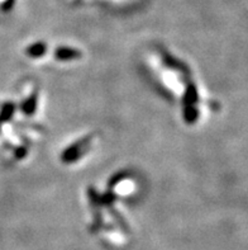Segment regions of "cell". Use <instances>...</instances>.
I'll return each mask as SVG.
<instances>
[{
  "instance_id": "1",
  "label": "cell",
  "mask_w": 248,
  "mask_h": 250,
  "mask_svg": "<svg viewBox=\"0 0 248 250\" xmlns=\"http://www.w3.org/2000/svg\"><path fill=\"white\" fill-rule=\"evenodd\" d=\"M93 141H94L93 137L88 136L85 137V139H81V141H77V143L73 144L69 149L63 151L62 162L65 163V164H71V163L77 162V159L84 156L85 154L89 151Z\"/></svg>"
},
{
  "instance_id": "2",
  "label": "cell",
  "mask_w": 248,
  "mask_h": 250,
  "mask_svg": "<svg viewBox=\"0 0 248 250\" xmlns=\"http://www.w3.org/2000/svg\"><path fill=\"white\" fill-rule=\"evenodd\" d=\"M113 183L110 184L112 187V192L115 194L116 197H129L131 194H133L135 192V188H137V183L134 182L131 175L127 174H120L116 175L115 179H113Z\"/></svg>"
},
{
  "instance_id": "3",
  "label": "cell",
  "mask_w": 248,
  "mask_h": 250,
  "mask_svg": "<svg viewBox=\"0 0 248 250\" xmlns=\"http://www.w3.org/2000/svg\"><path fill=\"white\" fill-rule=\"evenodd\" d=\"M55 60L62 61V62H70V61L79 60L81 57V52L73 47H58L55 50Z\"/></svg>"
}]
</instances>
